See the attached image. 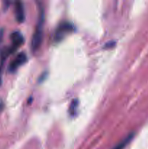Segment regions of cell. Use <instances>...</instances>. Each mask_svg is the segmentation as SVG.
Listing matches in <instances>:
<instances>
[{
	"label": "cell",
	"mask_w": 148,
	"mask_h": 149,
	"mask_svg": "<svg viewBox=\"0 0 148 149\" xmlns=\"http://www.w3.org/2000/svg\"><path fill=\"white\" fill-rule=\"evenodd\" d=\"M3 109H4V103H3L2 100H0V111H1Z\"/></svg>",
	"instance_id": "8"
},
{
	"label": "cell",
	"mask_w": 148,
	"mask_h": 149,
	"mask_svg": "<svg viewBox=\"0 0 148 149\" xmlns=\"http://www.w3.org/2000/svg\"><path fill=\"white\" fill-rule=\"evenodd\" d=\"M10 39L12 40V45L10 46V49L12 53H13L15 51L17 50V48L20 47V46L23 45L24 42V38L20 32L14 31L10 35Z\"/></svg>",
	"instance_id": "4"
},
{
	"label": "cell",
	"mask_w": 148,
	"mask_h": 149,
	"mask_svg": "<svg viewBox=\"0 0 148 149\" xmlns=\"http://www.w3.org/2000/svg\"><path fill=\"white\" fill-rule=\"evenodd\" d=\"M73 30V26L69 23H61L57 27L55 33V40L60 41L63 39L64 36H66L67 33H69L70 32Z\"/></svg>",
	"instance_id": "3"
},
{
	"label": "cell",
	"mask_w": 148,
	"mask_h": 149,
	"mask_svg": "<svg viewBox=\"0 0 148 149\" xmlns=\"http://www.w3.org/2000/svg\"><path fill=\"white\" fill-rule=\"evenodd\" d=\"M15 17L18 23H23L25 20V10L24 6L21 1H16L15 6Z\"/></svg>",
	"instance_id": "5"
},
{
	"label": "cell",
	"mask_w": 148,
	"mask_h": 149,
	"mask_svg": "<svg viewBox=\"0 0 148 149\" xmlns=\"http://www.w3.org/2000/svg\"><path fill=\"white\" fill-rule=\"evenodd\" d=\"M27 55L24 52H20L17 56L11 61V63L9 65V71L10 72H14L15 71L20 65L24 64L27 61Z\"/></svg>",
	"instance_id": "2"
},
{
	"label": "cell",
	"mask_w": 148,
	"mask_h": 149,
	"mask_svg": "<svg viewBox=\"0 0 148 149\" xmlns=\"http://www.w3.org/2000/svg\"><path fill=\"white\" fill-rule=\"evenodd\" d=\"M43 23L44 14L42 11H41L40 16H39L37 25L36 26V29L33 33V37L31 40V48L33 51L37 50L41 45L42 38H43Z\"/></svg>",
	"instance_id": "1"
},
{
	"label": "cell",
	"mask_w": 148,
	"mask_h": 149,
	"mask_svg": "<svg viewBox=\"0 0 148 149\" xmlns=\"http://www.w3.org/2000/svg\"><path fill=\"white\" fill-rule=\"evenodd\" d=\"M78 106V100H76V99H74V100L72 101V103H71V106H70V108H69V112L72 115L75 114V113L76 112Z\"/></svg>",
	"instance_id": "7"
},
{
	"label": "cell",
	"mask_w": 148,
	"mask_h": 149,
	"mask_svg": "<svg viewBox=\"0 0 148 149\" xmlns=\"http://www.w3.org/2000/svg\"><path fill=\"white\" fill-rule=\"evenodd\" d=\"M133 134H130L129 135H128L126 138H124L123 141H120V142L119 143L118 145H116L113 149H123L126 146V145L131 141V139L133 138Z\"/></svg>",
	"instance_id": "6"
}]
</instances>
